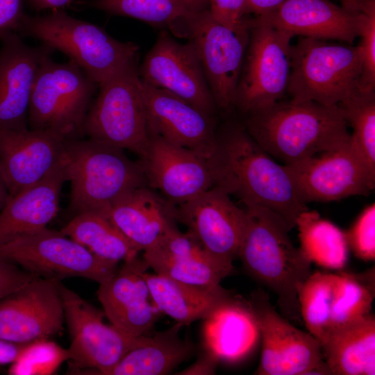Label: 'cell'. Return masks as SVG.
Listing matches in <instances>:
<instances>
[{
    "label": "cell",
    "instance_id": "1",
    "mask_svg": "<svg viewBox=\"0 0 375 375\" xmlns=\"http://www.w3.org/2000/svg\"><path fill=\"white\" fill-rule=\"evenodd\" d=\"M213 186L244 204L267 208L290 229L308 210L285 165H279L249 135L244 124H230L217 131L214 151L207 160Z\"/></svg>",
    "mask_w": 375,
    "mask_h": 375
},
{
    "label": "cell",
    "instance_id": "2",
    "mask_svg": "<svg viewBox=\"0 0 375 375\" xmlns=\"http://www.w3.org/2000/svg\"><path fill=\"white\" fill-rule=\"evenodd\" d=\"M244 117L252 138L284 165L331 149L350 138L339 106L281 100Z\"/></svg>",
    "mask_w": 375,
    "mask_h": 375
},
{
    "label": "cell",
    "instance_id": "3",
    "mask_svg": "<svg viewBox=\"0 0 375 375\" xmlns=\"http://www.w3.org/2000/svg\"><path fill=\"white\" fill-rule=\"evenodd\" d=\"M247 224L238 256L246 271L273 291L287 319H301L297 291L311 272V262L289 236L285 221L258 206L245 208Z\"/></svg>",
    "mask_w": 375,
    "mask_h": 375
},
{
    "label": "cell",
    "instance_id": "4",
    "mask_svg": "<svg viewBox=\"0 0 375 375\" xmlns=\"http://www.w3.org/2000/svg\"><path fill=\"white\" fill-rule=\"evenodd\" d=\"M63 159L70 182L72 213L94 211L105 215L126 193L147 185L139 161L124 150L89 138L65 140Z\"/></svg>",
    "mask_w": 375,
    "mask_h": 375
},
{
    "label": "cell",
    "instance_id": "5",
    "mask_svg": "<svg viewBox=\"0 0 375 375\" xmlns=\"http://www.w3.org/2000/svg\"><path fill=\"white\" fill-rule=\"evenodd\" d=\"M67 55L97 85L138 57L139 47L121 42L101 27L64 10L46 15H24L17 31Z\"/></svg>",
    "mask_w": 375,
    "mask_h": 375
},
{
    "label": "cell",
    "instance_id": "6",
    "mask_svg": "<svg viewBox=\"0 0 375 375\" xmlns=\"http://www.w3.org/2000/svg\"><path fill=\"white\" fill-rule=\"evenodd\" d=\"M138 57L98 85L84 126L87 138L128 150L142 158L149 131Z\"/></svg>",
    "mask_w": 375,
    "mask_h": 375
},
{
    "label": "cell",
    "instance_id": "7",
    "mask_svg": "<svg viewBox=\"0 0 375 375\" xmlns=\"http://www.w3.org/2000/svg\"><path fill=\"white\" fill-rule=\"evenodd\" d=\"M46 56L35 73L28 111L30 129L65 140L84 137L85 117L98 86L74 61Z\"/></svg>",
    "mask_w": 375,
    "mask_h": 375
},
{
    "label": "cell",
    "instance_id": "8",
    "mask_svg": "<svg viewBox=\"0 0 375 375\" xmlns=\"http://www.w3.org/2000/svg\"><path fill=\"white\" fill-rule=\"evenodd\" d=\"M361 70L358 46L301 37L292 44L287 93L294 101L338 106L358 90Z\"/></svg>",
    "mask_w": 375,
    "mask_h": 375
},
{
    "label": "cell",
    "instance_id": "9",
    "mask_svg": "<svg viewBox=\"0 0 375 375\" xmlns=\"http://www.w3.org/2000/svg\"><path fill=\"white\" fill-rule=\"evenodd\" d=\"M248 24L249 38L235 103L244 116L273 105L287 93L294 37L260 16L248 17Z\"/></svg>",
    "mask_w": 375,
    "mask_h": 375
},
{
    "label": "cell",
    "instance_id": "10",
    "mask_svg": "<svg viewBox=\"0 0 375 375\" xmlns=\"http://www.w3.org/2000/svg\"><path fill=\"white\" fill-rule=\"evenodd\" d=\"M71 339L67 349L70 372L106 375L131 349L149 336H133L103 322L105 314L58 283Z\"/></svg>",
    "mask_w": 375,
    "mask_h": 375
},
{
    "label": "cell",
    "instance_id": "11",
    "mask_svg": "<svg viewBox=\"0 0 375 375\" xmlns=\"http://www.w3.org/2000/svg\"><path fill=\"white\" fill-rule=\"evenodd\" d=\"M181 38L192 40L217 109L235 108L237 89L249 38L248 17L237 26L216 21L208 8L192 13Z\"/></svg>",
    "mask_w": 375,
    "mask_h": 375
},
{
    "label": "cell",
    "instance_id": "12",
    "mask_svg": "<svg viewBox=\"0 0 375 375\" xmlns=\"http://www.w3.org/2000/svg\"><path fill=\"white\" fill-rule=\"evenodd\" d=\"M0 258L48 279L88 278L101 284L118 269L117 262L102 259L60 231L47 227L0 245Z\"/></svg>",
    "mask_w": 375,
    "mask_h": 375
},
{
    "label": "cell",
    "instance_id": "13",
    "mask_svg": "<svg viewBox=\"0 0 375 375\" xmlns=\"http://www.w3.org/2000/svg\"><path fill=\"white\" fill-rule=\"evenodd\" d=\"M250 304L262 340L256 374L331 375L319 342L279 315L266 294L256 293Z\"/></svg>",
    "mask_w": 375,
    "mask_h": 375
},
{
    "label": "cell",
    "instance_id": "14",
    "mask_svg": "<svg viewBox=\"0 0 375 375\" xmlns=\"http://www.w3.org/2000/svg\"><path fill=\"white\" fill-rule=\"evenodd\" d=\"M285 165L306 203L367 196L375 187V177L368 171L350 138L331 149Z\"/></svg>",
    "mask_w": 375,
    "mask_h": 375
},
{
    "label": "cell",
    "instance_id": "15",
    "mask_svg": "<svg viewBox=\"0 0 375 375\" xmlns=\"http://www.w3.org/2000/svg\"><path fill=\"white\" fill-rule=\"evenodd\" d=\"M138 72L144 83L168 91L215 117L217 107L192 40L182 44L167 31H161Z\"/></svg>",
    "mask_w": 375,
    "mask_h": 375
},
{
    "label": "cell",
    "instance_id": "16",
    "mask_svg": "<svg viewBox=\"0 0 375 375\" xmlns=\"http://www.w3.org/2000/svg\"><path fill=\"white\" fill-rule=\"evenodd\" d=\"M177 220L188 227L212 256L233 265L238 256L248 216L228 194L213 186L177 206Z\"/></svg>",
    "mask_w": 375,
    "mask_h": 375
},
{
    "label": "cell",
    "instance_id": "17",
    "mask_svg": "<svg viewBox=\"0 0 375 375\" xmlns=\"http://www.w3.org/2000/svg\"><path fill=\"white\" fill-rule=\"evenodd\" d=\"M58 281L37 276L0 300V339L27 343L60 333L65 319Z\"/></svg>",
    "mask_w": 375,
    "mask_h": 375
},
{
    "label": "cell",
    "instance_id": "18",
    "mask_svg": "<svg viewBox=\"0 0 375 375\" xmlns=\"http://www.w3.org/2000/svg\"><path fill=\"white\" fill-rule=\"evenodd\" d=\"M149 136L146 153L138 161L149 188L178 206L213 187L205 157L152 132Z\"/></svg>",
    "mask_w": 375,
    "mask_h": 375
},
{
    "label": "cell",
    "instance_id": "19",
    "mask_svg": "<svg viewBox=\"0 0 375 375\" xmlns=\"http://www.w3.org/2000/svg\"><path fill=\"white\" fill-rule=\"evenodd\" d=\"M142 83L148 131L208 160L216 144L215 117L168 91Z\"/></svg>",
    "mask_w": 375,
    "mask_h": 375
},
{
    "label": "cell",
    "instance_id": "20",
    "mask_svg": "<svg viewBox=\"0 0 375 375\" xmlns=\"http://www.w3.org/2000/svg\"><path fill=\"white\" fill-rule=\"evenodd\" d=\"M149 268L138 255L125 260L110 278L99 284L97 292L110 324L133 336L145 335L159 312L144 278Z\"/></svg>",
    "mask_w": 375,
    "mask_h": 375
},
{
    "label": "cell",
    "instance_id": "21",
    "mask_svg": "<svg viewBox=\"0 0 375 375\" xmlns=\"http://www.w3.org/2000/svg\"><path fill=\"white\" fill-rule=\"evenodd\" d=\"M0 40V129H26L35 73L52 49L31 47L14 31L1 34Z\"/></svg>",
    "mask_w": 375,
    "mask_h": 375
},
{
    "label": "cell",
    "instance_id": "22",
    "mask_svg": "<svg viewBox=\"0 0 375 375\" xmlns=\"http://www.w3.org/2000/svg\"><path fill=\"white\" fill-rule=\"evenodd\" d=\"M65 141L49 131L0 129V173L10 195L46 175L62 158Z\"/></svg>",
    "mask_w": 375,
    "mask_h": 375
},
{
    "label": "cell",
    "instance_id": "23",
    "mask_svg": "<svg viewBox=\"0 0 375 375\" xmlns=\"http://www.w3.org/2000/svg\"><path fill=\"white\" fill-rule=\"evenodd\" d=\"M105 215L140 251L153 247L178 222L177 206L148 185L119 197Z\"/></svg>",
    "mask_w": 375,
    "mask_h": 375
},
{
    "label": "cell",
    "instance_id": "24",
    "mask_svg": "<svg viewBox=\"0 0 375 375\" xmlns=\"http://www.w3.org/2000/svg\"><path fill=\"white\" fill-rule=\"evenodd\" d=\"M66 181L62 155L40 181L10 196L0 210V245L47 227L59 210L61 190Z\"/></svg>",
    "mask_w": 375,
    "mask_h": 375
},
{
    "label": "cell",
    "instance_id": "25",
    "mask_svg": "<svg viewBox=\"0 0 375 375\" xmlns=\"http://www.w3.org/2000/svg\"><path fill=\"white\" fill-rule=\"evenodd\" d=\"M260 17L294 36L350 44L358 37L357 13L329 0H286L274 12Z\"/></svg>",
    "mask_w": 375,
    "mask_h": 375
},
{
    "label": "cell",
    "instance_id": "26",
    "mask_svg": "<svg viewBox=\"0 0 375 375\" xmlns=\"http://www.w3.org/2000/svg\"><path fill=\"white\" fill-rule=\"evenodd\" d=\"M204 319L206 349L218 360L233 362L242 358L251 349L259 333L250 303L234 297Z\"/></svg>",
    "mask_w": 375,
    "mask_h": 375
},
{
    "label": "cell",
    "instance_id": "27",
    "mask_svg": "<svg viewBox=\"0 0 375 375\" xmlns=\"http://www.w3.org/2000/svg\"><path fill=\"white\" fill-rule=\"evenodd\" d=\"M144 278L151 301L158 311L182 326L205 319L218 306L233 298L221 285L205 288L147 272Z\"/></svg>",
    "mask_w": 375,
    "mask_h": 375
},
{
    "label": "cell",
    "instance_id": "28",
    "mask_svg": "<svg viewBox=\"0 0 375 375\" xmlns=\"http://www.w3.org/2000/svg\"><path fill=\"white\" fill-rule=\"evenodd\" d=\"M321 348L331 375H374V315L331 331Z\"/></svg>",
    "mask_w": 375,
    "mask_h": 375
},
{
    "label": "cell",
    "instance_id": "29",
    "mask_svg": "<svg viewBox=\"0 0 375 375\" xmlns=\"http://www.w3.org/2000/svg\"><path fill=\"white\" fill-rule=\"evenodd\" d=\"M181 326L176 323L149 336L146 342L126 353L106 375H162L172 372L193 351L192 344L178 335Z\"/></svg>",
    "mask_w": 375,
    "mask_h": 375
},
{
    "label": "cell",
    "instance_id": "30",
    "mask_svg": "<svg viewBox=\"0 0 375 375\" xmlns=\"http://www.w3.org/2000/svg\"><path fill=\"white\" fill-rule=\"evenodd\" d=\"M60 231L108 261L118 263L140 252L110 219L100 212L88 211L74 215Z\"/></svg>",
    "mask_w": 375,
    "mask_h": 375
},
{
    "label": "cell",
    "instance_id": "31",
    "mask_svg": "<svg viewBox=\"0 0 375 375\" xmlns=\"http://www.w3.org/2000/svg\"><path fill=\"white\" fill-rule=\"evenodd\" d=\"M300 249L307 258L321 267L340 269L348 260L345 233L329 221L308 210L297 219Z\"/></svg>",
    "mask_w": 375,
    "mask_h": 375
},
{
    "label": "cell",
    "instance_id": "32",
    "mask_svg": "<svg viewBox=\"0 0 375 375\" xmlns=\"http://www.w3.org/2000/svg\"><path fill=\"white\" fill-rule=\"evenodd\" d=\"M374 296V267L360 273L334 274L328 333L372 313Z\"/></svg>",
    "mask_w": 375,
    "mask_h": 375
},
{
    "label": "cell",
    "instance_id": "33",
    "mask_svg": "<svg viewBox=\"0 0 375 375\" xmlns=\"http://www.w3.org/2000/svg\"><path fill=\"white\" fill-rule=\"evenodd\" d=\"M112 15L167 28L176 35L185 19L195 11L185 0H87L83 3Z\"/></svg>",
    "mask_w": 375,
    "mask_h": 375
},
{
    "label": "cell",
    "instance_id": "34",
    "mask_svg": "<svg viewBox=\"0 0 375 375\" xmlns=\"http://www.w3.org/2000/svg\"><path fill=\"white\" fill-rule=\"evenodd\" d=\"M142 258L156 274L198 287L214 289L233 271V265L210 255L172 258L144 251Z\"/></svg>",
    "mask_w": 375,
    "mask_h": 375
},
{
    "label": "cell",
    "instance_id": "35",
    "mask_svg": "<svg viewBox=\"0 0 375 375\" xmlns=\"http://www.w3.org/2000/svg\"><path fill=\"white\" fill-rule=\"evenodd\" d=\"M334 274L311 273L297 291L300 314L308 333L320 344L329 331Z\"/></svg>",
    "mask_w": 375,
    "mask_h": 375
},
{
    "label": "cell",
    "instance_id": "36",
    "mask_svg": "<svg viewBox=\"0 0 375 375\" xmlns=\"http://www.w3.org/2000/svg\"><path fill=\"white\" fill-rule=\"evenodd\" d=\"M339 107L353 132L351 142L369 173L375 177V95L357 90Z\"/></svg>",
    "mask_w": 375,
    "mask_h": 375
},
{
    "label": "cell",
    "instance_id": "37",
    "mask_svg": "<svg viewBox=\"0 0 375 375\" xmlns=\"http://www.w3.org/2000/svg\"><path fill=\"white\" fill-rule=\"evenodd\" d=\"M67 349L49 338L25 344L8 369L12 375H47L54 373L65 361H68Z\"/></svg>",
    "mask_w": 375,
    "mask_h": 375
},
{
    "label": "cell",
    "instance_id": "38",
    "mask_svg": "<svg viewBox=\"0 0 375 375\" xmlns=\"http://www.w3.org/2000/svg\"><path fill=\"white\" fill-rule=\"evenodd\" d=\"M358 36L362 70L358 90L374 92L375 89V0H367L357 12Z\"/></svg>",
    "mask_w": 375,
    "mask_h": 375
},
{
    "label": "cell",
    "instance_id": "39",
    "mask_svg": "<svg viewBox=\"0 0 375 375\" xmlns=\"http://www.w3.org/2000/svg\"><path fill=\"white\" fill-rule=\"evenodd\" d=\"M349 249L365 261L375 259V205L366 207L345 233Z\"/></svg>",
    "mask_w": 375,
    "mask_h": 375
},
{
    "label": "cell",
    "instance_id": "40",
    "mask_svg": "<svg viewBox=\"0 0 375 375\" xmlns=\"http://www.w3.org/2000/svg\"><path fill=\"white\" fill-rule=\"evenodd\" d=\"M37 276L9 260L0 258V300L19 290Z\"/></svg>",
    "mask_w": 375,
    "mask_h": 375
},
{
    "label": "cell",
    "instance_id": "41",
    "mask_svg": "<svg viewBox=\"0 0 375 375\" xmlns=\"http://www.w3.org/2000/svg\"><path fill=\"white\" fill-rule=\"evenodd\" d=\"M246 0H208V10L218 22L229 27L240 24Z\"/></svg>",
    "mask_w": 375,
    "mask_h": 375
},
{
    "label": "cell",
    "instance_id": "42",
    "mask_svg": "<svg viewBox=\"0 0 375 375\" xmlns=\"http://www.w3.org/2000/svg\"><path fill=\"white\" fill-rule=\"evenodd\" d=\"M24 15V0H0V35L17 33Z\"/></svg>",
    "mask_w": 375,
    "mask_h": 375
},
{
    "label": "cell",
    "instance_id": "43",
    "mask_svg": "<svg viewBox=\"0 0 375 375\" xmlns=\"http://www.w3.org/2000/svg\"><path fill=\"white\" fill-rule=\"evenodd\" d=\"M286 0H246L243 17L249 15L261 16L269 14L278 8Z\"/></svg>",
    "mask_w": 375,
    "mask_h": 375
},
{
    "label": "cell",
    "instance_id": "44",
    "mask_svg": "<svg viewBox=\"0 0 375 375\" xmlns=\"http://www.w3.org/2000/svg\"><path fill=\"white\" fill-rule=\"evenodd\" d=\"M26 343H15L0 339V365L13 362Z\"/></svg>",
    "mask_w": 375,
    "mask_h": 375
},
{
    "label": "cell",
    "instance_id": "45",
    "mask_svg": "<svg viewBox=\"0 0 375 375\" xmlns=\"http://www.w3.org/2000/svg\"><path fill=\"white\" fill-rule=\"evenodd\" d=\"M28 5L35 10L41 11L51 10V11L63 10L74 0H26Z\"/></svg>",
    "mask_w": 375,
    "mask_h": 375
},
{
    "label": "cell",
    "instance_id": "46",
    "mask_svg": "<svg viewBox=\"0 0 375 375\" xmlns=\"http://www.w3.org/2000/svg\"><path fill=\"white\" fill-rule=\"evenodd\" d=\"M342 6L347 10L357 13L362 8L367 0H339Z\"/></svg>",
    "mask_w": 375,
    "mask_h": 375
},
{
    "label": "cell",
    "instance_id": "47",
    "mask_svg": "<svg viewBox=\"0 0 375 375\" xmlns=\"http://www.w3.org/2000/svg\"><path fill=\"white\" fill-rule=\"evenodd\" d=\"M10 196L8 188L0 173V210L4 206Z\"/></svg>",
    "mask_w": 375,
    "mask_h": 375
},
{
    "label": "cell",
    "instance_id": "48",
    "mask_svg": "<svg viewBox=\"0 0 375 375\" xmlns=\"http://www.w3.org/2000/svg\"><path fill=\"white\" fill-rule=\"evenodd\" d=\"M185 1L195 11H199L208 8V0H185Z\"/></svg>",
    "mask_w": 375,
    "mask_h": 375
}]
</instances>
